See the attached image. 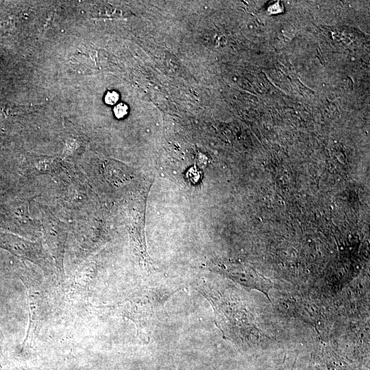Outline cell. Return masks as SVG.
<instances>
[{
	"label": "cell",
	"instance_id": "cell-1",
	"mask_svg": "<svg viewBox=\"0 0 370 370\" xmlns=\"http://www.w3.org/2000/svg\"><path fill=\"white\" fill-rule=\"evenodd\" d=\"M27 293L29 310V325L23 342L31 344L38 335L49 310L47 292L41 283L28 276L21 277Z\"/></svg>",
	"mask_w": 370,
	"mask_h": 370
},
{
	"label": "cell",
	"instance_id": "cell-2",
	"mask_svg": "<svg viewBox=\"0 0 370 370\" xmlns=\"http://www.w3.org/2000/svg\"><path fill=\"white\" fill-rule=\"evenodd\" d=\"M156 293L147 292L145 296L136 301H130L122 306L124 315L131 319L136 325L138 332H151L155 322L158 320V310L163 307L165 299Z\"/></svg>",
	"mask_w": 370,
	"mask_h": 370
},
{
	"label": "cell",
	"instance_id": "cell-3",
	"mask_svg": "<svg viewBox=\"0 0 370 370\" xmlns=\"http://www.w3.org/2000/svg\"><path fill=\"white\" fill-rule=\"evenodd\" d=\"M223 273L231 280L248 289L257 290L270 300L269 291L274 287V283L260 275L253 269L243 267L223 269Z\"/></svg>",
	"mask_w": 370,
	"mask_h": 370
},
{
	"label": "cell",
	"instance_id": "cell-4",
	"mask_svg": "<svg viewBox=\"0 0 370 370\" xmlns=\"http://www.w3.org/2000/svg\"><path fill=\"white\" fill-rule=\"evenodd\" d=\"M101 170L106 180L116 187L125 185L134 177L130 167L115 160H108L104 162Z\"/></svg>",
	"mask_w": 370,
	"mask_h": 370
},
{
	"label": "cell",
	"instance_id": "cell-5",
	"mask_svg": "<svg viewBox=\"0 0 370 370\" xmlns=\"http://www.w3.org/2000/svg\"><path fill=\"white\" fill-rule=\"evenodd\" d=\"M0 246L13 252L14 254H26L28 251L25 244L8 236H0Z\"/></svg>",
	"mask_w": 370,
	"mask_h": 370
},
{
	"label": "cell",
	"instance_id": "cell-6",
	"mask_svg": "<svg viewBox=\"0 0 370 370\" xmlns=\"http://www.w3.org/2000/svg\"><path fill=\"white\" fill-rule=\"evenodd\" d=\"M127 106L123 103H119L114 108V113L116 118L121 119L127 114Z\"/></svg>",
	"mask_w": 370,
	"mask_h": 370
},
{
	"label": "cell",
	"instance_id": "cell-7",
	"mask_svg": "<svg viewBox=\"0 0 370 370\" xmlns=\"http://www.w3.org/2000/svg\"><path fill=\"white\" fill-rule=\"evenodd\" d=\"M119 94L115 91H109L105 96V101L106 103L113 105L119 100Z\"/></svg>",
	"mask_w": 370,
	"mask_h": 370
},
{
	"label": "cell",
	"instance_id": "cell-8",
	"mask_svg": "<svg viewBox=\"0 0 370 370\" xmlns=\"http://www.w3.org/2000/svg\"><path fill=\"white\" fill-rule=\"evenodd\" d=\"M3 335L0 328V360L2 359L3 353Z\"/></svg>",
	"mask_w": 370,
	"mask_h": 370
}]
</instances>
